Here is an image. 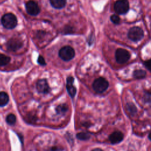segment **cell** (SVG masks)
<instances>
[{"mask_svg":"<svg viewBox=\"0 0 151 151\" xmlns=\"http://www.w3.org/2000/svg\"><path fill=\"white\" fill-rule=\"evenodd\" d=\"M1 23L7 29H13L17 25V18L12 13H6L1 18Z\"/></svg>","mask_w":151,"mask_h":151,"instance_id":"cell-1","label":"cell"},{"mask_svg":"<svg viewBox=\"0 0 151 151\" xmlns=\"http://www.w3.org/2000/svg\"><path fill=\"white\" fill-rule=\"evenodd\" d=\"M58 55L63 60L68 61L74 58L75 55V51L71 47L66 45L60 50Z\"/></svg>","mask_w":151,"mask_h":151,"instance_id":"cell-2","label":"cell"},{"mask_svg":"<svg viewBox=\"0 0 151 151\" xmlns=\"http://www.w3.org/2000/svg\"><path fill=\"white\" fill-rule=\"evenodd\" d=\"M144 36V32L143 29L139 27H132L127 33L128 38L134 41L137 42L140 41Z\"/></svg>","mask_w":151,"mask_h":151,"instance_id":"cell-3","label":"cell"},{"mask_svg":"<svg viewBox=\"0 0 151 151\" xmlns=\"http://www.w3.org/2000/svg\"><path fill=\"white\" fill-rule=\"evenodd\" d=\"M108 81L103 77H99L96 79L93 83V88L94 90L98 93L104 92L108 88Z\"/></svg>","mask_w":151,"mask_h":151,"instance_id":"cell-4","label":"cell"},{"mask_svg":"<svg viewBox=\"0 0 151 151\" xmlns=\"http://www.w3.org/2000/svg\"><path fill=\"white\" fill-rule=\"evenodd\" d=\"M129 9V4L127 0H117L114 4V9L117 14H125Z\"/></svg>","mask_w":151,"mask_h":151,"instance_id":"cell-5","label":"cell"},{"mask_svg":"<svg viewBox=\"0 0 151 151\" xmlns=\"http://www.w3.org/2000/svg\"><path fill=\"white\" fill-rule=\"evenodd\" d=\"M130 54L128 51L123 48H118L115 53V58L119 64L126 63L130 58Z\"/></svg>","mask_w":151,"mask_h":151,"instance_id":"cell-6","label":"cell"},{"mask_svg":"<svg viewBox=\"0 0 151 151\" xmlns=\"http://www.w3.org/2000/svg\"><path fill=\"white\" fill-rule=\"evenodd\" d=\"M27 12L31 15H37L40 12V8L38 4L34 1H29L25 5Z\"/></svg>","mask_w":151,"mask_h":151,"instance_id":"cell-7","label":"cell"},{"mask_svg":"<svg viewBox=\"0 0 151 151\" xmlns=\"http://www.w3.org/2000/svg\"><path fill=\"white\" fill-rule=\"evenodd\" d=\"M23 45L22 41L17 38H12L7 42V48L9 51H16L22 47Z\"/></svg>","mask_w":151,"mask_h":151,"instance_id":"cell-8","label":"cell"},{"mask_svg":"<svg viewBox=\"0 0 151 151\" xmlns=\"http://www.w3.org/2000/svg\"><path fill=\"white\" fill-rule=\"evenodd\" d=\"M37 89L41 93H47L50 91V87L46 80L41 79L37 83Z\"/></svg>","mask_w":151,"mask_h":151,"instance_id":"cell-9","label":"cell"},{"mask_svg":"<svg viewBox=\"0 0 151 151\" xmlns=\"http://www.w3.org/2000/svg\"><path fill=\"white\" fill-rule=\"evenodd\" d=\"M73 81H74V78L71 76H70L67 79V90L68 91V93L71 97H74V96L76 94V88L73 86Z\"/></svg>","mask_w":151,"mask_h":151,"instance_id":"cell-10","label":"cell"},{"mask_svg":"<svg viewBox=\"0 0 151 151\" xmlns=\"http://www.w3.org/2000/svg\"><path fill=\"white\" fill-rule=\"evenodd\" d=\"M123 139V134L119 131L112 133L109 136V140L112 144H117L121 142Z\"/></svg>","mask_w":151,"mask_h":151,"instance_id":"cell-11","label":"cell"},{"mask_svg":"<svg viewBox=\"0 0 151 151\" xmlns=\"http://www.w3.org/2000/svg\"><path fill=\"white\" fill-rule=\"evenodd\" d=\"M51 6L56 9H61L65 6L66 0H50Z\"/></svg>","mask_w":151,"mask_h":151,"instance_id":"cell-12","label":"cell"},{"mask_svg":"<svg viewBox=\"0 0 151 151\" xmlns=\"http://www.w3.org/2000/svg\"><path fill=\"white\" fill-rule=\"evenodd\" d=\"M9 101L8 95L4 91L0 92V107L5 106Z\"/></svg>","mask_w":151,"mask_h":151,"instance_id":"cell-13","label":"cell"},{"mask_svg":"<svg viewBox=\"0 0 151 151\" xmlns=\"http://www.w3.org/2000/svg\"><path fill=\"white\" fill-rule=\"evenodd\" d=\"M10 61V57L0 53V66H5Z\"/></svg>","mask_w":151,"mask_h":151,"instance_id":"cell-14","label":"cell"},{"mask_svg":"<svg viewBox=\"0 0 151 151\" xmlns=\"http://www.w3.org/2000/svg\"><path fill=\"white\" fill-rule=\"evenodd\" d=\"M146 75V72L142 70H135L133 73V76L135 78L137 79H141L145 77Z\"/></svg>","mask_w":151,"mask_h":151,"instance_id":"cell-15","label":"cell"},{"mask_svg":"<svg viewBox=\"0 0 151 151\" xmlns=\"http://www.w3.org/2000/svg\"><path fill=\"white\" fill-rule=\"evenodd\" d=\"M55 110H56V112L58 114H64L67 111L68 107L65 104H61L58 105L56 107Z\"/></svg>","mask_w":151,"mask_h":151,"instance_id":"cell-16","label":"cell"},{"mask_svg":"<svg viewBox=\"0 0 151 151\" xmlns=\"http://www.w3.org/2000/svg\"><path fill=\"white\" fill-rule=\"evenodd\" d=\"M6 121L8 124L10 125H13L16 122V117L13 114H9L6 117Z\"/></svg>","mask_w":151,"mask_h":151,"instance_id":"cell-17","label":"cell"},{"mask_svg":"<svg viewBox=\"0 0 151 151\" xmlns=\"http://www.w3.org/2000/svg\"><path fill=\"white\" fill-rule=\"evenodd\" d=\"M76 136L79 140H86L90 137V136L88 133H84V132L78 133V134H77Z\"/></svg>","mask_w":151,"mask_h":151,"instance_id":"cell-18","label":"cell"},{"mask_svg":"<svg viewBox=\"0 0 151 151\" xmlns=\"http://www.w3.org/2000/svg\"><path fill=\"white\" fill-rule=\"evenodd\" d=\"M110 20L114 24H119L120 21V19L119 17L117 15H111V17H110Z\"/></svg>","mask_w":151,"mask_h":151,"instance_id":"cell-19","label":"cell"},{"mask_svg":"<svg viewBox=\"0 0 151 151\" xmlns=\"http://www.w3.org/2000/svg\"><path fill=\"white\" fill-rule=\"evenodd\" d=\"M127 107L128 109V110L129 111V112L132 114H134L136 112V109L135 107V106L132 104H128L127 106Z\"/></svg>","mask_w":151,"mask_h":151,"instance_id":"cell-20","label":"cell"},{"mask_svg":"<svg viewBox=\"0 0 151 151\" xmlns=\"http://www.w3.org/2000/svg\"><path fill=\"white\" fill-rule=\"evenodd\" d=\"M145 99L146 101H151V91H146L145 92Z\"/></svg>","mask_w":151,"mask_h":151,"instance_id":"cell-21","label":"cell"},{"mask_svg":"<svg viewBox=\"0 0 151 151\" xmlns=\"http://www.w3.org/2000/svg\"><path fill=\"white\" fill-rule=\"evenodd\" d=\"M37 61L38 63L39 64L41 65H45L46 64V63H45V61L44 60V58H43L42 56L41 55H40L38 58V60H37Z\"/></svg>","mask_w":151,"mask_h":151,"instance_id":"cell-22","label":"cell"},{"mask_svg":"<svg viewBox=\"0 0 151 151\" xmlns=\"http://www.w3.org/2000/svg\"><path fill=\"white\" fill-rule=\"evenodd\" d=\"M145 65L150 71H151V59L146 61L145 62Z\"/></svg>","mask_w":151,"mask_h":151,"instance_id":"cell-23","label":"cell"},{"mask_svg":"<svg viewBox=\"0 0 151 151\" xmlns=\"http://www.w3.org/2000/svg\"><path fill=\"white\" fill-rule=\"evenodd\" d=\"M48 151H61V150L59 147H58L53 146V147L50 148Z\"/></svg>","mask_w":151,"mask_h":151,"instance_id":"cell-24","label":"cell"},{"mask_svg":"<svg viewBox=\"0 0 151 151\" xmlns=\"http://www.w3.org/2000/svg\"><path fill=\"white\" fill-rule=\"evenodd\" d=\"M92 151H103L101 149H99V148H96V149H93Z\"/></svg>","mask_w":151,"mask_h":151,"instance_id":"cell-25","label":"cell"},{"mask_svg":"<svg viewBox=\"0 0 151 151\" xmlns=\"http://www.w3.org/2000/svg\"><path fill=\"white\" fill-rule=\"evenodd\" d=\"M148 137H149V139L151 140V133H149V136H148Z\"/></svg>","mask_w":151,"mask_h":151,"instance_id":"cell-26","label":"cell"}]
</instances>
